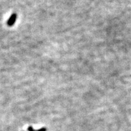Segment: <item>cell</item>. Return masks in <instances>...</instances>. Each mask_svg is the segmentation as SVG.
I'll use <instances>...</instances> for the list:
<instances>
[{"mask_svg": "<svg viewBox=\"0 0 131 131\" xmlns=\"http://www.w3.org/2000/svg\"><path fill=\"white\" fill-rule=\"evenodd\" d=\"M17 15L16 14H13L11 15V17L9 18V19L7 21V25L9 26H12L14 25V24L15 23L16 20H17Z\"/></svg>", "mask_w": 131, "mask_h": 131, "instance_id": "6da1fadb", "label": "cell"}]
</instances>
